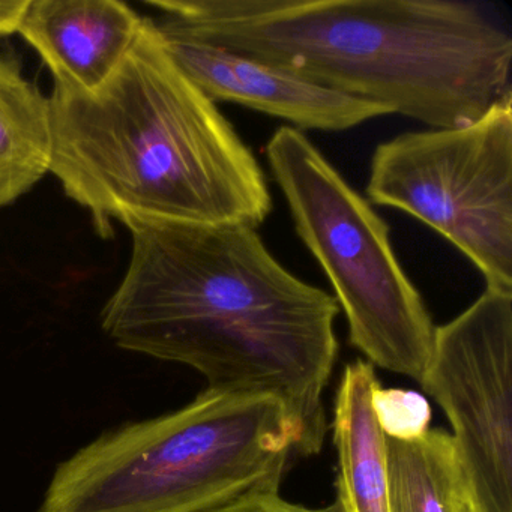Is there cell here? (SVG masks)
<instances>
[{
  "instance_id": "cell-11",
  "label": "cell",
  "mask_w": 512,
  "mask_h": 512,
  "mask_svg": "<svg viewBox=\"0 0 512 512\" xmlns=\"http://www.w3.org/2000/svg\"><path fill=\"white\" fill-rule=\"evenodd\" d=\"M52 101L0 53V209L32 190L52 169Z\"/></svg>"
},
{
  "instance_id": "cell-5",
  "label": "cell",
  "mask_w": 512,
  "mask_h": 512,
  "mask_svg": "<svg viewBox=\"0 0 512 512\" xmlns=\"http://www.w3.org/2000/svg\"><path fill=\"white\" fill-rule=\"evenodd\" d=\"M266 158L346 314L352 346L374 367L421 382L436 326L395 256L391 227L296 128H277Z\"/></svg>"
},
{
  "instance_id": "cell-15",
  "label": "cell",
  "mask_w": 512,
  "mask_h": 512,
  "mask_svg": "<svg viewBox=\"0 0 512 512\" xmlns=\"http://www.w3.org/2000/svg\"><path fill=\"white\" fill-rule=\"evenodd\" d=\"M31 0H8L0 2V37L19 32L20 23Z\"/></svg>"
},
{
  "instance_id": "cell-13",
  "label": "cell",
  "mask_w": 512,
  "mask_h": 512,
  "mask_svg": "<svg viewBox=\"0 0 512 512\" xmlns=\"http://www.w3.org/2000/svg\"><path fill=\"white\" fill-rule=\"evenodd\" d=\"M371 406L386 439H418L430 430L431 407L418 392L379 385L374 389Z\"/></svg>"
},
{
  "instance_id": "cell-12",
  "label": "cell",
  "mask_w": 512,
  "mask_h": 512,
  "mask_svg": "<svg viewBox=\"0 0 512 512\" xmlns=\"http://www.w3.org/2000/svg\"><path fill=\"white\" fill-rule=\"evenodd\" d=\"M391 512H481L463 458L448 431L386 439Z\"/></svg>"
},
{
  "instance_id": "cell-7",
  "label": "cell",
  "mask_w": 512,
  "mask_h": 512,
  "mask_svg": "<svg viewBox=\"0 0 512 512\" xmlns=\"http://www.w3.org/2000/svg\"><path fill=\"white\" fill-rule=\"evenodd\" d=\"M421 386L451 422L481 512H512V293L485 289L434 331Z\"/></svg>"
},
{
  "instance_id": "cell-10",
  "label": "cell",
  "mask_w": 512,
  "mask_h": 512,
  "mask_svg": "<svg viewBox=\"0 0 512 512\" xmlns=\"http://www.w3.org/2000/svg\"><path fill=\"white\" fill-rule=\"evenodd\" d=\"M380 385L376 368L356 359L344 368L335 395L334 446L337 500L343 512H391L386 484V437L371 398Z\"/></svg>"
},
{
  "instance_id": "cell-1",
  "label": "cell",
  "mask_w": 512,
  "mask_h": 512,
  "mask_svg": "<svg viewBox=\"0 0 512 512\" xmlns=\"http://www.w3.org/2000/svg\"><path fill=\"white\" fill-rule=\"evenodd\" d=\"M101 326L130 352L199 371L208 388L278 398L319 454L338 356L334 296L299 280L253 227L142 221Z\"/></svg>"
},
{
  "instance_id": "cell-8",
  "label": "cell",
  "mask_w": 512,
  "mask_h": 512,
  "mask_svg": "<svg viewBox=\"0 0 512 512\" xmlns=\"http://www.w3.org/2000/svg\"><path fill=\"white\" fill-rule=\"evenodd\" d=\"M157 32L173 62L215 104H239L283 119L296 130L326 133L350 130L392 113L383 104L331 91L229 50L158 28Z\"/></svg>"
},
{
  "instance_id": "cell-6",
  "label": "cell",
  "mask_w": 512,
  "mask_h": 512,
  "mask_svg": "<svg viewBox=\"0 0 512 512\" xmlns=\"http://www.w3.org/2000/svg\"><path fill=\"white\" fill-rule=\"evenodd\" d=\"M365 191L455 245L487 289L512 293V100L463 127L380 143Z\"/></svg>"
},
{
  "instance_id": "cell-3",
  "label": "cell",
  "mask_w": 512,
  "mask_h": 512,
  "mask_svg": "<svg viewBox=\"0 0 512 512\" xmlns=\"http://www.w3.org/2000/svg\"><path fill=\"white\" fill-rule=\"evenodd\" d=\"M50 101V172L91 212L103 238L113 235L115 221L257 229L271 214V191L253 151L173 62L154 20L146 19L103 86H55Z\"/></svg>"
},
{
  "instance_id": "cell-14",
  "label": "cell",
  "mask_w": 512,
  "mask_h": 512,
  "mask_svg": "<svg viewBox=\"0 0 512 512\" xmlns=\"http://www.w3.org/2000/svg\"><path fill=\"white\" fill-rule=\"evenodd\" d=\"M212 512H343V508L337 499L323 508H308L298 503L287 502L280 496V491H271L245 497Z\"/></svg>"
},
{
  "instance_id": "cell-9",
  "label": "cell",
  "mask_w": 512,
  "mask_h": 512,
  "mask_svg": "<svg viewBox=\"0 0 512 512\" xmlns=\"http://www.w3.org/2000/svg\"><path fill=\"white\" fill-rule=\"evenodd\" d=\"M145 22L119 0H31L19 34L52 71L55 86L91 92L121 67Z\"/></svg>"
},
{
  "instance_id": "cell-2",
  "label": "cell",
  "mask_w": 512,
  "mask_h": 512,
  "mask_svg": "<svg viewBox=\"0 0 512 512\" xmlns=\"http://www.w3.org/2000/svg\"><path fill=\"white\" fill-rule=\"evenodd\" d=\"M160 31L229 50L431 128L512 100V34L457 0H146Z\"/></svg>"
},
{
  "instance_id": "cell-4",
  "label": "cell",
  "mask_w": 512,
  "mask_h": 512,
  "mask_svg": "<svg viewBox=\"0 0 512 512\" xmlns=\"http://www.w3.org/2000/svg\"><path fill=\"white\" fill-rule=\"evenodd\" d=\"M304 433L278 398L206 388L59 464L40 512H212L280 491Z\"/></svg>"
}]
</instances>
